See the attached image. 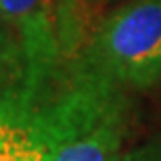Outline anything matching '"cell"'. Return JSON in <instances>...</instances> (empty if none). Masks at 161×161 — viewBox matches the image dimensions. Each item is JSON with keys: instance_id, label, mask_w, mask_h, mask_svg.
<instances>
[{"instance_id": "cell-5", "label": "cell", "mask_w": 161, "mask_h": 161, "mask_svg": "<svg viewBox=\"0 0 161 161\" xmlns=\"http://www.w3.org/2000/svg\"><path fill=\"white\" fill-rule=\"evenodd\" d=\"M27 86V63L21 42L0 27V98Z\"/></svg>"}, {"instance_id": "cell-6", "label": "cell", "mask_w": 161, "mask_h": 161, "mask_svg": "<svg viewBox=\"0 0 161 161\" xmlns=\"http://www.w3.org/2000/svg\"><path fill=\"white\" fill-rule=\"evenodd\" d=\"M115 161H161V140L142 144L128 153H119L115 157Z\"/></svg>"}, {"instance_id": "cell-4", "label": "cell", "mask_w": 161, "mask_h": 161, "mask_svg": "<svg viewBox=\"0 0 161 161\" xmlns=\"http://www.w3.org/2000/svg\"><path fill=\"white\" fill-rule=\"evenodd\" d=\"M0 161H50L36 94L27 86L0 98Z\"/></svg>"}, {"instance_id": "cell-2", "label": "cell", "mask_w": 161, "mask_h": 161, "mask_svg": "<svg viewBox=\"0 0 161 161\" xmlns=\"http://www.w3.org/2000/svg\"><path fill=\"white\" fill-rule=\"evenodd\" d=\"M82 63L121 88L161 82V0H130L103 19Z\"/></svg>"}, {"instance_id": "cell-1", "label": "cell", "mask_w": 161, "mask_h": 161, "mask_svg": "<svg viewBox=\"0 0 161 161\" xmlns=\"http://www.w3.org/2000/svg\"><path fill=\"white\" fill-rule=\"evenodd\" d=\"M50 161H115L125 136L124 88L80 61L53 96L36 94Z\"/></svg>"}, {"instance_id": "cell-3", "label": "cell", "mask_w": 161, "mask_h": 161, "mask_svg": "<svg viewBox=\"0 0 161 161\" xmlns=\"http://www.w3.org/2000/svg\"><path fill=\"white\" fill-rule=\"evenodd\" d=\"M0 23L17 31L27 63V86L40 90L61 57V38L50 0H0Z\"/></svg>"}]
</instances>
